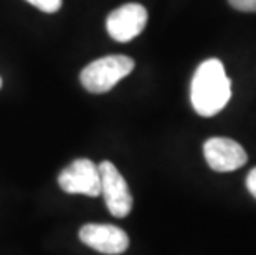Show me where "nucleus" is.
<instances>
[{
  "instance_id": "39448f33",
  "label": "nucleus",
  "mask_w": 256,
  "mask_h": 255,
  "mask_svg": "<svg viewBox=\"0 0 256 255\" xmlns=\"http://www.w3.org/2000/svg\"><path fill=\"white\" fill-rule=\"evenodd\" d=\"M147 10L140 4H126L108 15L106 30L111 39L126 43L136 39L147 25Z\"/></svg>"
},
{
  "instance_id": "6e6552de",
  "label": "nucleus",
  "mask_w": 256,
  "mask_h": 255,
  "mask_svg": "<svg viewBox=\"0 0 256 255\" xmlns=\"http://www.w3.org/2000/svg\"><path fill=\"white\" fill-rule=\"evenodd\" d=\"M26 2L32 4L36 9H40L45 14H55L62 9L63 0H26Z\"/></svg>"
},
{
  "instance_id": "9d476101",
  "label": "nucleus",
  "mask_w": 256,
  "mask_h": 255,
  "mask_svg": "<svg viewBox=\"0 0 256 255\" xmlns=\"http://www.w3.org/2000/svg\"><path fill=\"white\" fill-rule=\"evenodd\" d=\"M246 187H248L250 194L256 199V167L250 171V174L246 177Z\"/></svg>"
},
{
  "instance_id": "f03ea898",
  "label": "nucleus",
  "mask_w": 256,
  "mask_h": 255,
  "mask_svg": "<svg viewBox=\"0 0 256 255\" xmlns=\"http://www.w3.org/2000/svg\"><path fill=\"white\" fill-rule=\"evenodd\" d=\"M134 65V60L126 55L102 57L86 65L80 75V81L90 93H108L132 72Z\"/></svg>"
},
{
  "instance_id": "9b49d317",
  "label": "nucleus",
  "mask_w": 256,
  "mask_h": 255,
  "mask_svg": "<svg viewBox=\"0 0 256 255\" xmlns=\"http://www.w3.org/2000/svg\"><path fill=\"white\" fill-rule=\"evenodd\" d=\"M0 88H2V78H0Z\"/></svg>"
},
{
  "instance_id": "423d86ee",
  "label": "nucleus",
  "mask_w": 256,
  "mask_h": 255,
  "mask_svg": "<svg viewBox=\"0 0 256 255\" xmlns=\"http://www.w3.org/2000/svg\"><path fill=\"white\" fill-rule=\"evenodd\" d=\"M205 161L216 172H232L243 167L248 161L242 144L230 138H210L204 144Z\"/></svg>"
},
{
  "instance_id": "0eeeda50",
  "label": "nucleus",
  "mask_w": 256,
  "mask_h": 255,
  "mask_svg": "<svg viewBox=\"0 0 256 255\" xmlns=\"http://www.w3.org/2000/svg\"><path fill=\"white\" fill-rule=\"evenodd\" d=\"M81 242L96 252L116 255L128 250L129 237L122 229L111 224H86L80 230Z\"/></svg>"
},
{
  "instance_id": "20e7f679",
  "label": "nucleus",
  "mask_w": 256,
  "mask_h": 255,
  "mask_svg": "<svg viewBox=\"0 0 256 255\" xmlns=\"http://www.w3.org/2000/svg\"><path fill=\"white\" fill-rule=\"evenodd\" d=\"M58 184L68 194H84V196H101L100 169L90 159H76L60 172Z\"/></svg>"
},
{
  "instance_id": "1a4fd4ad",
  "label": "nucleus",
  "mask_w": 256,
  "mask_h": 255,
  "mask_svg": "<svg viewBox=\"0 0 256 255\" xmlns=\"http://www.w3.org/2000/svg\"><path fill=\"white\" fill-rule=\"evenodd\" d=\"M228 2L240 12H256V0H228Z\"/></svg>"
},
{
  "instance_id": "f257e3e1",
  "label": "nucleus",
  "mask_w": 256,
  "mask_h": 255,
  "mask_svg": "<svg viewBox=\"0 0 256 255\" xmlns=\"http://www.w3.org/2000/svg\"><path fill=\"white\" fill-rule=\"evenodd\" d=\"M232 98V83L223 63L216 58L205 60L198 65L190 86V100L200 116H215Z\"/></svg>"
},
{
  "instance_id": "7ed1b4c3",
  "label": "nucleus",
  "mask_w": 256,
  "mask_h": 255,
  "mask_svg": "<svg viewBox=\"0 0 256 255\" xmlns=\"http://www.w3.org/2000/svg\"><path fill=\"white\" fill-rule=\"evenodd\" d=\"M98 169L101 176V194L110 212L114 217H126L132 209V194L126 179L111 161H102Z\"/></svg>"
}]
</instances>
